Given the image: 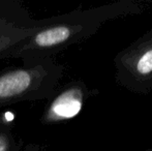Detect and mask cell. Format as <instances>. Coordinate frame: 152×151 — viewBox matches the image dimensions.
Segmentation results:
<instances>
[{"label":"cell","instance_id":"5","mask_svg":"<svg viewBox=\"0 0 152 151\" xmlns=\"http://www.w3.org/2000/svg\"><path fill=\"white\" fill-rule=\"evenodd\" d=\"M0 151H12V140L5 133H0Z\"/></svg>","mask_w":152,"mask_h":151},{"label":"cell","instance_id":"2","mask_svg":"<svg viewBox=\"0 0 152 151\" xmlns=\"http://www.w3.org/2000/svg\"><path fill=\"white\" fill-rule=\"evenodd\" d=\"M42 26H20L0 19V60L12 58L16 51Z\"/></svg>","mask_w":152,"mask_h":151},{"label":"cell","instance_id":"3","mask_svg":"<svg viewBox=\"0 0 152 151\" xmlns=\"http://www.w3.org/2000/svg\"><path fill=\"white\" fill-rule=\"evenodd\" d=\"M82 109V94L79 90L69 89L55 97L42 115L45 123L69 119L77 116Z\"/></svg>","mask_w":152,"mask_h":151},{"label":"cell","instance_id":"4","mask_svg":"<svg viewBox=\"0 0 152 151\" xmlns=\"http://www.w3.org/2000/svg\"><path fill=\"white\" fill-rule=\"evenodd\" d=\"M138 71L143 75H146L152 71V50L146 52L140 59L137 65Z\"/></svg>","mask_w":152,"mask_h":151},{"label":"cell","instance_id":"1","mask_svg":"<svg viewBox=\"0 0 152 151\" xmlns=\"http://www.w3.org/2000/svg\"><path fill=\"white\" fill-rule=\"evenodd\" d=\"M52 65L47 59L27 63L0 74V108L47 97L50 92Z\"/></svg>","mask_w":152,"mask_h":151}]
</instances>
